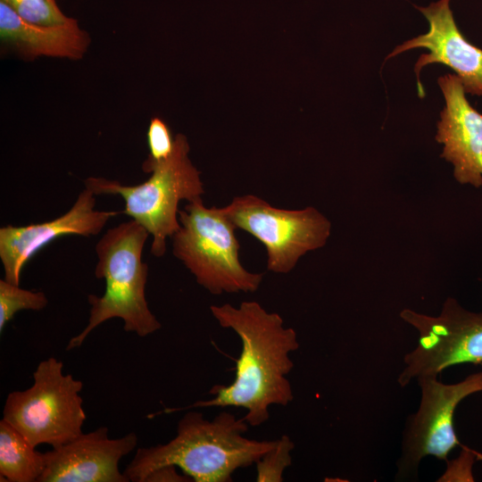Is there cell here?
I'll use <instances>...</instances> for the list:
<instances>
[{"label": "cell", "mask_w": 482, "mask_h": 482, "mask_svg": "<svg viewBox=\"0 0 482 482\" xmlns=\"http://www.w3.org/2000/svg\"><path fill=\"white\" fill-rule=\"evenodd\" d=\"M210 310L220 327L232 329L240 338L235 379L228 386H213L210 400L165 408L159 413L232 406L246 410L243 418L250 426H260L269 420L271 405L287 406L294 398L287 376L294 367L290 353L299 348L297 334L284 326L278 313L268 312L255 301L242 302L238 307L211 305Z\"/></svg>", "instance_id": "cell-1"}, {"label": "cell", "mask_w": 482, "mask_h": 482, "mask_svg": "<svg viewBox=\"0 0 482 482\" xmlns=\"http://www.w3.org/2000/svg\"><path fill=\"white\" fill-rule=\"evenodd\" d=\"M248 425L228 411L212 420L202 412L187 411L173 439L137 449L123 473L129 481L144 482L154 470L174 465L195 482H230L237 470L256 463L278 442L245 437Z\"/></svg>", "instance_id": "cell-2"}, {"label": "cell", "mask_w": 482, "mask_h": 482, "mask_svg": "<svg viewBox=\"0 0 482 482\" xmlns=\"http://www.w3.org/2000/svg\"><path fill=\"white\" fill-rule=\"evenodd\" d=\"M149 235L142 225L130 220L109 229L99 239L95 276L104 280V293L87 296L91 306L87 324L70 339L67 351L82 345L96 328L114 318L123 321L125 331L141 337L162 328L145 298L148 265L142 261V253Z\"/></svg>", "instance_id": "cell-3"}, {"label": "cell", "mask_w": 482, "mask_h": 482, "mask_svg": "<svg viewBox=\"0 0 482 482\" xmlns=\"http://www.w3.org/2000/svg\"><path fill=\"white\" fill-rule=\"evenodd\" d=\"M170 156L158 163L142 166L152 173L145 182L127 186L117 180L88 177L85 187L97 195H119L125 202L122 212L142 225L153 237L151 253L162 257L167 237L179 229V204L192 201L204 193L200 171L188 158L190 150L187 137L177 134Z\"/></svg>", "instance_id": "cell-4"}, {"label": "cell", "mask_w": 482, "mask_h": 482, "mask_svg": "<svg viewBox=\"0 0 482 482\" xmlns=\"http://www.w3.org/2000/svg\"><path fill=\"white\" fill-rule=\"evenodd\" d=\"M179 220L172 253L200 286L212 295L257 291L264 274L250 272L241 264L237 228L221 208H208L197 197L179 211Z\"/></svg>", "instance_id": "cell-5"}, {"label": "cell", "mask_w": 482, "mask_h": 482, "mask_svg": "<svg viewBox=\"0 0 482 482\" xmlns=\"http://www.w3.org/2000/svg\"><path fill=\"white\" fill-rule=\"evenodd\" d=\"M32 377L31 386L8 394L3 419L35 447H58L83 433V382L64 374L55 357L40 362Z\"/></svg>", "instance_id": "cell-6"}, {"label": "cell", "mask_w": 482, "mask_h": 482, "mask_svg": "<svg viewBox=\"0 0 482 482\" xmlns=\"http://www.w3.org/2000/svg\"><path fill=\"white\" fill-rule=\"evenodd\" d=\"M221 210L236 228L264 245L267 269L275 273L290 272L303 255L324 246L330 236V221L312 206L279 209L256 195H245L233 198Z\"/></svg>", "instance_id": "cell-7"}, {"label": "cell", "mask_w": 482, "mask_h": 482, "mask_svg": "<svg viewBox=\"0 0 482 482\" xmlns=\"http://www.w3.org/2000/svg\"><path fill=\"white\" fill-rule=\"evenodd\" d=\"M399 315L418 331L416 347L403 358L397 379L401 386L422 377H437L453 365H482V312L468 311L448 297L437 316L411 309Z\"/></svg>", "instance_id": "cell-8"}, {"label": "cell", "mask_w": 482, "mask_h": 482, "mask_svg": "<svg viewBox=\"0 0 482 482\" xmlns=\"http://www.w3.org/2000/svg\"><path fill=\"white\" fill-rule=\"evenodd\" d=\"M417 382L420 402L404 428L397 463L400 478L417 473L420 461L427 456L446 460L459 445L453 428L454 411L464 398L482 392V371L453 384L441 382L433 376L420 378Z\"/></svg>", "instance_id": "cell-9"}, {"label": "cell", "mask_w": 482, "mask_h": 482, "mask_svg": "<svg viewBox=\"0 0 482 482\" xmlns=\"http://www.w3.org/2000/svg\"><path fill=\"white\" fill-rule=\"evenodd\" d=\"M415 7L428 23V30L397 46L385 59L415 48H425L415 65L418 95L424 96L420 73L426 65L441 63L454 71L465 93L482 96V49L470 43L459 29L451 9V0H437Z\"/></svg>", "instance_id": "cell-10"}, {"label": "cell", "mask_w": 482, "mask_h": 482, "mask_svg": "<svg viewBox=\"0 0 482 482\" xmlns=\"http://www.w3.org/2000/svg\"><path fill=\"white\" fill-rule=\"evenodd\" d=\"M96 195L85 187L71 208L52 220L27 226L7 225L0 229V259L4 278L20 286L21 272L36 253L54 239L68 235H98L116 211L95 210Z\"/></svg>", "instance_id": "cell-11"}, {"label": "cell", "mask_w": 482, "mask_h": 482, "mask_svg": "<svg viewBox=\"0 0 482 482\" xmlns=\"http://www.w3.org/2000/svg\"><path fill=\"white\" fill-rule=\"evenodd\" d=\"M137 444L134 432L119 438H110L106 427L81 433L44 453L45 470L38 482H129L119 464Z\"/></svg>", "instance_id": "cell-12"}, {"label": "cell", "mask_w": 482, "mask_h": 482, "mask_svg": "<svg viewBox=\"0 0 482 482\" xmlns=\"http://www.w3.org/2000/svg\"><path fill=\"white\" fill-rule=\"evenodd\" d=\"M445 99L436 135L441 157L453 166V177L462 185L482 186V114L469 103L461 79L445 74L437 79Z\"/></svg>", "instance_id": "cell-13"}, {"label": "cell", "mask_w": 482, "mask_h": 482, "mask_svg": "<svg viewBox=\"0 0 482 482\" xmlns=\"http://www.w3.org/2000/svg\"><path fill=\"white\" fill-rule=\"evenodd\" d=\"M89 34L74 19L62 25L28 22L0 1V42L5 51L25 61L37 57L81 59L90 45Z\"/></svg>", "instance_id": "cell-14"}, {"label": "cell", "mask_w": 482, "mask_h": 482, "mask_svg": "<svg viewBox=\"0 0 482 482\" xmlns=\"http://www.w3.org/2000/svg\"><path fill=\"white\" fill-rule=\"evenodd\" d=\"M45 470L44 453L36 450L6 420H0V478L8 482H38Z\"/></svg>", "instance_id": "cell-15"}, {"label": "cell", "mask_w": 482, "mask_h": 482, "mask_svg": "<svg viewBox=\"0 0 482 482\" xmlns=\"http://www.w3.org/2000/svg\"><path fill=\"white\" fill-rule=\"evenodd\" d=\"M47 303V297L42 291L23 289L4 278L0 279V332L19 311H39Z\"/></svg>", "instance_id": "cell-16"}, {"label": "cell", "mask_w": 482, "mask_h": 482, "mask_svg": "<svg viewBox=\"0 0 482 482\" xmlns=\"http://www.w3.org/2000/svg\"><path fill=\"white\" fill-rule=\"evenodd\" d=\"M24 21L38 25H62L74 18L65 15L56 0H0Z\"/></svg>", "instance_id": "cell-17"}, {"label": "cell", "mask_w": 482, "mask_h": 482, "mask_svg": "<svg viewBox=\"0 0 482 482\" xmlns=\"http://www.w3.org/2000/svg\"><path fill=\"white\" fill-rule=\"evenodd\" d=\"M294 442L287 435L278 439L276 445L267 452L256 464L257 482H281L283 473L292 463Z\"/></svg>", "instance_id": "cell-18"}, {"label": "cell", "mask_w": 482, "mask_h": 482, "mask_svg": "<svg viewBox=\"0 0 482 482\" xmlns=\"http://www.w3.org/2000/svg\"><path fill=\"white\" fill-rule=\"evenodd\" d=\"M149 154L142 166L158 163L168 159L173 152L175 138L163 120L153 117L146 133Z\"/></svg>", "instance_id": "cell-19"}, {"label": "cell", "mask_w": 482, "mask_h": 482, "mask_svg": "<svg viewBox=\"0 0 482 482\" xmlns=\"http://www.w3.org/2000/svg\"><path fill=\"white\" fill-rule=\"evenodd\" d=\"M193 481L187 475H181L174 465L162 466L146 476L144 482H187Z\"/></svg>", "instance_id": "cell-20"}]
</instances>
